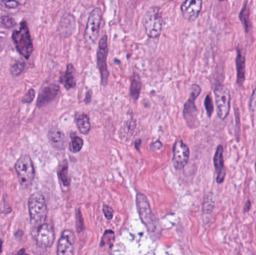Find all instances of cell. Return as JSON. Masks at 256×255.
<instances>
[{"label":"cell","instance_id":"1","mask_svg":"<svg viewBox=\"0 0 256 255\" xmlns=\"http://www.w3.org/2000/svg\"><path fill=\"white\" fill-rule=\"evenodd\" d=\"M29 216L33 226H38L46 222L48 217V206L43 195L33 193L28 201Z\"/></svg>","mask_w":256,"mask_h":255},{"label":"cell","instance_id":"2","mask_svg":"<svg viewBox=\"0 0 256 255\" xmlns=\"http://www.w3.org/2000/svg\"><path fill=\"white\" fill-rule=\"evenodd\" d=\"M12 39L20 55L28 59L33 53V45L26 21L21 22L20 28L14 31Z\"/></svg>","mask_w":256,"mask_h":255},{"label":"cell","instance_id":"3","mask_svg":"<svg viewBox=\"0 0 256 255\" xmlns=\"http://www.w3.org/2000/svg\"><path fill=\"white\" fill-rule=\"evenodd\" d=\"M143 24L148 36L156 39L161 34L163 20L158 7H152L146 11L143 17Z\"/></svg>","mask_w":256,"mask_h":255},{"label":"cell","instance_id":"4","mask_svg":"<svg viewBox=\"0 0 256 255\" xmlns=\"http://www.w3.org/2000/svg\"><path fill=\"white\" fill-rule=\"evenodd\" d=\"M16 172L19 182L23 188H29L33 184L35 178V168L33 161L27 155L20 156L15 165Z\"/></svg>","mask_w":256,"mask_h":255},{"label":"cell","instance_id":"5","mask_svg":"<svg viewBox=\"0 0 256 255\" xmlns=\"http://www.w3.org/2000/svg\"><path fill=\"white\" fill-rule=\"evenodd\" d=\"M137 206L141 219L145 226L150 234H154L157 229L156 218L152 213L150 204L147 198L143 193H138L137 196Z\"/></svg>","mask_w":256,"mask_h":255},{"label":"cell","instance_id":"6","mask_svg":"<svg viewBox=\"0 0 256 255\" xmlns=\"http://www.w3.org/2000/svg\"><path fill=\"white\" fill-rule=\"evenodd\" d=\"M103 19V12L100 8H95L89 14L85 30L84 40L86 45H94L99 38L101 24Z\"/></svg>","mask_w":256,"mask_h":255},{"label":"cell","instance_id":"7","mask_svg":"<svg viewBox=\"0 0 256 255\" xmlns=\"http://www.w3.org/2000/svg\"><path fill=\"white\" fill-rule=\"evenodd\" d=\"M200 93H201V88L198 85H193L191 87L190 98H189V100L186 102V103L184 104L183 115H184V118L187 125L191 128L197 127L199 125V123H200L199 122L198 113H197L195 101Z\"/></svg>","mask_w":256,"mask_h":255},{"label":"cell","instance_id":"8","mask_svg":"<svg viewBox=\"0 0 256 255\" xmlns=\"http://www.w3.org/2000/svg\"><path fill=\"white\" fill-rule=\"evenodd\" d=\"M32 236L39 247L48 249L52 246L55 240L53 228L50 224L45 223L33 227Z\"/></svg>","mask_w":256,"mask_h":255},{"label":"cell","instance_id":"9","mask_svg":"<svg viewBox=\"0 0 256 255\" xmlns=\"http://www.w3.org/2000/svg\"><path fill=\"white\" fill-rule=\"evenodd\" d=\"M108 52H109V49H108L107 38H106V35H103L99 41V50H98L97 52L98 67H99L101 77H102V84L103 86L107 85L109 76L107 62H106Z\"/></svg>","mask_w":256,"mask_h":255},{"label":"cell","instance_id":"10","mask_svg":"<svg viewBox=\"0 0 256 255\" xmlns=\"http://www.w3.org/2000/svg\"><path fill=\"white\" fill-rule=\"evenodd\" d=\"M217 115L221 119H225L230 110V93L226 88L219 86L214 90Z\"/></svg>","mask_w":256,"mask_h":255},{"label":"cell","instance_id":"11","mask_svg":"<svg viewBox=\"0 0 256 255\" xmlns=\"http://www.w3.org/2000/svg\"><path fill=\"white\" fill-rule=\"evenodd\" d=\"M190 157V149L187 145L182 142H175L173 147V162L175 169L181 170L187 165Z\"/></svg>","mask_w":256,"mask_h":255},{"label":"cell","instance_id":"12","mask_svg":"<svg viewBox=\"0 0 256 255\" xmlns=\"http://www.w3.org/2000/svg\"><path fill=\"white\" fill-rule=\"evenodd\" d=\"M75 236L71 230H65L61 234L57 246V255H71L74 253Z\"/></svg>","mask_w":256,"mask_h":255},{"label":"cell","instance_id":"13","mask_svg":"<svg viewBox=\"0 0 256 255\" xmlns=\"http://www.w3.org/2000/svg\"><path fill=\"white\" fill-rule=\"evenodd\" d=\"M203 0H185L181 6V14L188 21H194L200 15Z\"/></svg>","mask_w":256,"mask_h":255},{"label":"cell","instance_id":"14","mask_svg":"<svg viewBox=\"0 0 256 255\" xmlns=\"http://www.w3.org/2000/svg\"><path fill=\"white\" fill-rule=\"evenodd\" d=\"M60 87L58 85L51 84L46 86L39 95L37 101V105L39 108L45 106L52 102L59 93Z\"/></svg>","mask_w":256,"mask_h":255},{"label":"cell","instance_id":"15","mask_svg":"<svg viewBox=\"0 0 256 255\" xmlns=\"http://www.w3.org/2000/svg\"><path fill=\"white\" fill-rule=\"evenodd\" d=\"M215 170L216 173V182L218 184H222L226 177V168L224 166L223 148L221 145L218 146L213 157Z\"/></svg>","mask_w":256,"mask_h":255},{"label":"cell","instance_id":"16","mask_svg":"<svg viewBox=\"0 0 256 255\" xmlns=\"http://www.w3.org/2000/svg\"><path fill=\"white\" fill-rule=\"evenodd\" d=\"M76 21L74 16L71 14H65L61 17L58 25V32L61 36L67 38L72 35L75 29Z\"/></svg>","mask_w":256,"mask_h":255},{"label":"cell","instance_id":"17","mask_svg":"<svg viewBox=\"0 0 256 255\" xmlns=\"http://www.w3.org/2000/svg\"><path fill=\"white\" fill-rule=\"evenodd\" d=\"M48 139L53 149L58 151L65 149L67 146V139L65 134L58 129L54 128L48 133Z\"/></svg>","mask_w":256,"mask_h":255},{"label":"cell","instance_id":"18","mask_svg":"<svg viewBox=\"0 0 256 255\" xmlns=\"http://www.w3.org/2000/svg\"><path fill=\"white\" fill-rule=\"evenodd\" d=\"M60 83L67 90H71L76 86L75 69L72 64L67 65L65 73L61 74Z\"/></svg>","mask_w":256,"mask_h":255},{"label":"cell","instance_id":"19","mask_svg":"<svg viewBox=\"0 0 256 255\" xmlns=\"http://www.w3.org/2000/svg\"><path fill=\"white\" fill-rule=\"evenodd\" d=\"M27 0H0V9L9 13L18 11L26 5Z\"/></svg>","mask_w":256,"mask_h":255},{"label":"cell","instance_id":"20","mask_svg":"<svg viewBox=\"0 0 256 255\" xmlns=\"http://www.w3.org/2000/svg\"><path fill=\"white\" fill-rule=\"evenodd\" d=\"M142 89V82L140 76L137 74H133L131 77V89L130 95L134 101H137L140 95Z\"/></svg>","mask_w":256,"mask_h":255},{"label":"cell","instance_id":"21","mask_svg":"<svg viewBox=\"0 0 256 255\" xmlns=\"http://www.w3.org/2000/svg\"><path fill=\"white\" fill-rule=\"evenodd\" d=\"M236 63L237 70H238V83L242 84L245 76V58L243 56L239 50H238Z\"/></svg>","mask_w":256,"mask_h":255},{"label":"cell","instance_id":"22","mask_svg":"<svg viewBox=\"0 0 256 255\" xmlns=\"http://www.w3.org/2000/svg\"><path fill=\"white\" fill-rule=\"evenodd\" d=\"M77 126L79 131L83 135L88 134L91 130L90 121L86 115H81L77 118Z\"/></svg>","mask_w":256,"mask_h":255},{"label":"cell","instance_id":"23","mask_svg":"<svg viewBox=\"0 0 256 255\" xmlns=\"http://www.w3.org/2000/svg\"><path fill=\"white\" fill-rule=\"evenodd\" d=\"M58 174L61 183L65 187H68L70 185V179L68 177V166L66 162H65V164L58 170Z\"/></svg>","mask_w":256,"mask_h":255},{"label":"cell","instance_id":"24","mask_svg":"<svg viewBox=\"0 0 256 255\" xmlns=\"http://www.w3.org/2000/svg\"><path fill=\"white\" fill-rule=\"evenodd\" d=\"M83 146V140L82 138L77 136H71V142L70 144V150L73 153H78L81 151Z\"/></svg>","mask_w":256,"mask_h":255},{"label":"cell","instance_id":"25","mask_svg":"<svg viewBox=\"0 0 256 255\" xmlns=\"http://www.w3.org/2000/svg\"><path fill=\"white\" fill-rule=\"evenodd\" d=\"M114 240H115L114 233L112 231H106L103 234L102 243H101V246H106V245L110 246V245H112V243H113Z\"/></svg>","mask_w":256,"mask_h":255},{"label":"cell","instance_id":"26","mask_svg":"<svg viewBox=\"0 0 256 255\" xmlns=\"http://www.w3.org/2000/svg\"><path fill=\"white\" fill-rule=\"evenodd\" d=\"M24 63L22 61H16L14 64L11 65V74L14 76H18L23 73V70H24Z\"/></svg>","mask_w":256,"mask_h":255},{"label":"cell","instance_id":"27","mask_svg":"<svg viewBox=\"0 0 256 255\" xmlns=\"http://www.w3.org/2000/svg\"><path fill=\"white\" fill-rule=\"evenodd\" d=\"M205 107L206 111H207V116H211L213 112V105L210 95H207L205 100Z\"/></svg>","mask_w":256,"mask_h":255},{"label":"cell","instance_id":"28","mask_svg":"<svg viewBox=\"0 0 256 255\" xmlns=\"http://www.w3.org/2000/svg\"><path fill=\"white\" fill-rule=\"evenodd\" d=\"M250 108L253 118H256V89L253 91V95L250 98Z\"/></svg>","mask_w":256,"mask_h":255},{"label":"cell","instance_id":"29","mask_svg":"<svg viewBox=\"0 0 256 255\" xmlns=\"http://www.w3.org/2000/svg\"><path fill=\"white\" fill-rule=\"evenodd\" d=\"M240 17H241V21L244 23V27L247 30L249 26V10L247 6H244V9L241 11Z\"/></svg>","mask_w":256,"mask_h":255},{"label":"cell","instance_id":"30","mask_svg":"<svg viewBox=\"0 0 256 255\" xmlns=\"http://www.w3.org/2000/svg\"><path fill=\"white\" fill-rule=\"evenodd\" d=\"M76 218H77V230L78 232H81L84 229V225H83V217L80 209H77Z\"/></svg>","mask_w":256,"mask_h":255},{"label":"cell","instance_id":"31","mask_svg":"<svg viewBox=\"0 0 256 255\" xmlns=\"http://www.w3.org/2000/svg\"><path fill=\"white\" fill-rule=\"evenodd\" d=\"M35 95H36V92H35L34 89H29V90L26 92L24 97H23V101H23V102H24V103H29V102H32V101L34 100Z\"/></svg>","mask_w":256,"mask_h":255},{"label":"cell","instance_id":"32","mask_svg":"<svg viewBox=\"0 0 256 255\" xmlns=\"http://www.w3.org/2000/svg\"><path fill=\"white\" fill-rule=\"evenodd\" d=\"M1 23L7 28L14 27L16 24L15 21H14L11 17H8V16L2 17V18H1Z\"/></svg>","mask_w":256,"mask_h":255},{"label":"cell","instance_id":"33","mask_svg":"<svg viewBox=\"0 0 256 255\" xmlns=\"http://www.w3.org/2000/svg\"><path fill=\"white\" fill-rule=\"evenodd\" d=\"M103 212L104 214V216L106 217L107 219L110 220L112 219V217L114 215L113 209L111 206H108V205H103Z\"/></svg>","mask_w":256,"mask_h":255},{"label":"cell","instance_id":"34","mask_svg":"<svg viewBox=\"0 0 256 255\" xmlns=\"http://www.w3.org/2000/svg\"><path fill=\"white\" fill-rule=\"evenodd\" d=\"M87 98H86V103H89L91 101V93L90 92H88L87 93Z\"/></svg>","mask_w":256,"mask_h":255},{"label":"cell","instance_id":"35","mask_svg":"<svg viewBox=\"0 0 256 255\" xmlns=\"http://www.w3.org/2000/svg\"><path fill=\"white\" fill-rule=\"evenodd\" d=\"M2 241L0 240V253L2 252Z\"/></svg>","mask_w":256,"mask_h":255},{"label":"cell","instance_id":"36","mask_svg":"<svg viewBox=\"0 0 256 255\" xmlns=\"http://www.w3.org/2000/svg\"><path fill=\"white\" fill-rule=\"evenodd\" d=\"M163 1H171V0H163Z\"/></svg>","mask_w":256,"mask_h":255},{"label":"cell","instance_id":"37","mask_svg":"<svg viewBox=\"0 0 256 255\" xmlns=\"http://www.w3.org/2000/svg\"><path fill=\"white\" fill-rule=\"evenodd\" d=\"M255 168H256V166H255Z\"/></svg>","mask_w":256,"mask_h":255}]
</instances>
